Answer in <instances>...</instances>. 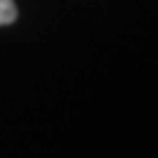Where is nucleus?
<instances>
[{
	"mask_svg": "<svg viewBox=\"0 0 158 158\" xmlns=\"http://www.w3.org/2000/svg\"><path fill=\"white\" fill-rule=\"evenodd\" d=\"M18 18V9L13 0H0V24H11Z\"/></svg>",
	"mask_w": 158,
	"mask_h": 158,
	"instance_id": "1",
	"label": "nucleus"
}]
</instances>
